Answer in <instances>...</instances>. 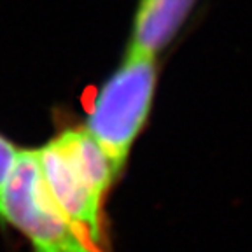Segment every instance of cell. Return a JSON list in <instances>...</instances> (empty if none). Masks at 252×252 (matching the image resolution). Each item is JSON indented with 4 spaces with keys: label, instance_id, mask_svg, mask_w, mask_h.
Segmentation results:
<instances>
[{
    "label": "cell",
    "instance_id": "cell-5",
    "mask_svg": "<svg viewBox=\"0 0 252 252\" xmlns=\"http://www.w3.org/2000/svg\"><path fill=\"white\" fill-rule=\"evenodd\" d=\"M20 151L21 149H18L9 138L0 135V196H2L5 182L16 165V159L20 156Z\"/></svg>",
    "mask_w": 252,
    "mask_h": 252
},
{
    "label": "cell",
    "instance_id": "cell-2",
    "mask_svg": "<svg viewBox=\"0 0 252 252\" xmlns=\"http://www.w3.org/2000/svg\"><path fill=\"white\" fill-rule=\"evenodd\" d=\"M156 77L154 56L126 53L93 100L84 128L102 146L116 172L123 168L135 138L146 125Z\"/></svg>",
    "mask_w": 252,
    "mask_h": 252
},
{
    "label": "cell",
    "instance_id": "cell-4",
    "mask_svg": "<svg viewBox=\"0 0 252 252\" xmlns=\"http://www.w3.org/2000/svg\"><path fill=\"white\" fill-rule=\"evenodd\" d=\"M200 0H137L126 53L154 56L172 42Z\"/></svg>",
    "mask_w": 252,
    "mask_h": 252
},
{
    "label": "cell",
    "instance_id": "cell-3",
    "mask_svg": "<svg viewBox=\"0 0 252 252\" xmlns=\"http://www.w3.org/2000/svg\"><path fill=\"white\" fill-rule=\"evenodd\" d=\"M0 220L20 229L35 252H96L49 194L37 151H20L0 196Z\"/></svg>",
    "mask_w": 252,
    "mask_h": 252
},
{
    "label": "cell",
    "instance_id": "cell-1",
    "mask_svg": "<svg viewBox=\"0 0 252 252\" xmlns=\"http://www.w3.org/2000/svg\"><path fill=\"white\" fill-rule=\"evenodd\" d=\"M44 182L67 219L96 252H103L102 201L116 168L86 128L65 130L37 149Z\"/></svg>",
    "mask_w": 252,
    "mask_h": 252
}]
</instances>
